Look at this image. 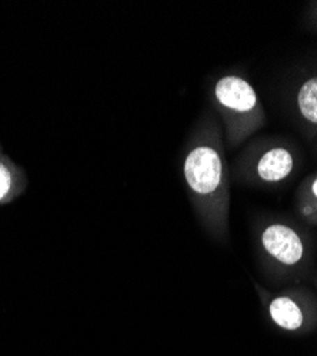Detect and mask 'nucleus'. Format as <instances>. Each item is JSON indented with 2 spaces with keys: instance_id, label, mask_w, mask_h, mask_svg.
Here are the masks:
<instances>
[{
  "instance_id": "1",
  "label": "nucleus",
  "mask_w": 317,
  "mask_h": 356,
  "mask_svg": "<svg viewBox=\"0 0 317 356\" xmlns=\"http://www.w3.org/2000/svg\"><path fill=\"white\" fill-rule=\"evenodd\" d=\"M222 160L215 148L200 145L189 153L185 161V177L189 187L197 195H213L222 184Z\"/></svg>"
},
{
  "instance_id": "2",
  "label": "nucleus",
  "mask_w": 317,
  "mask_h": 356,
  "mask_svg": "<svg viewBox=\"0 0 317 356\" xmlns=\"http://www.w3.org/2000/svg\"><path fill=\"white\" fill-rule=\"evenodd\" d=\"M266 252L284 265H296L304 252L299 234L284 224H272L262 232Z\"/></svg>"
},
{
  "instance_id": "3",
  "label": "nucleus",
  "mask_w": 317,
  "mask_h": 356,
  "mask_svg": "<svg viewBox=\"0 0 317 356\" xmlns=\"http://www.w3.org/2000/svg\"><path fill=\"white\" fill-rule=\"evenodd\" d=\"M215 95L220 104L239 113L250 111L257 103L253 87L238 76H226L220 79L216 84Z\"/></svg>"
},
{
  "instance_id": "4",
  "label": "nucleus",
  "mask_w": 317,
  "mask_h": 356,
  "mask_svg": "<svg viewBox=\"0 0 317 356\" xmlns=\"http://www.w3.org/2000/svg\"><path fill=\"white\" fill-rule=\"evenodd\" d=\"M293 170V157L284 148H273L257 164V172L265 181L277 183Z\"/></svg>"
},
{
  "instance_id": "5",
  "label": "nucleus",
  "mask_w": 317,
  "mask_h": 356,
  "mask_svg": "<svg viewBox=\"0 0 317 356\" xmlns=\"http://www.w3.org/2000/svg\"><path fill=\"white\" fill-rule=\"evenodd\" d=\"M272 321L281 330L296 331L303 325V312L300 307L287 296H277L269 304Z\"/></svg>"
},
{
  "instance_id": "6",
  "label": "nucleus",
  "mask_w": 317,
  "mask_h": 356,
  "mask_svg": "<svg viewBox=\"0 0 317 356\" xmlns=\"http://www.w3.org/2000/svg\"><path fill=\"white\" fill-rule=\"evenodd\" d=\"M299 108L304 118L317 124V77L307 80L299 90Z\"/></svg>"
},
{
  "instance_id": "7",
  "label": "nucleus",
  "mask_w": 317,
  "mask_h": 356,
  "mask_svg": "<svg viewBox=\"0 0 317 356\" xmlns=\"http://www.w3.org/2000/svg\"><path fill=\"white\" fill-rule=\"evenodd\" d=\"M10 184H12V180H10L9 171L2 164H0V200H2L9 193Z\"/></svg>"
},
{
  "instance_id": "8",
  "label": "nucleus",
  "mask_w": 317,
  "mask_h": 356,
  "mask_svg": "<svg viewBox=\"0 0 317 356\" xmlns=\"http://www.w3.org/2000/svg\"><path fill=\"white\" fill-rule=\"evenodd\" d=\"M313 194H314L316 198H317V178H316V181H314V184H313Z\"/></svg>"
}]
</instances>
